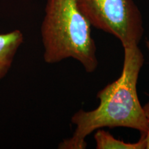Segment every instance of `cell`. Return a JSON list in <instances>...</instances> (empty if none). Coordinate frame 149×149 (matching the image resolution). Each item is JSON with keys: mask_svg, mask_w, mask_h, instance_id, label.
Masks as SVG:
<instances>
[{"mask_svg": "<svg viewBox=\"0 0 149 149\" xmlns=\"http://www.w3.org/2000/svg\"><path fill=\"white\" fill-rule=\"evenodd\" d=\"M124 58L120 77L97 94L100 105L91 111L79 110L71 122L76 126L72 137L59 144V149H84L86 138L104 127H126L145 136L148 120L139 102L137 84L144 59L138 45L124 48Z\"/></svg>", "mask_w": 149, "mask_h": 149, "instance_id": "obj_1", "label": "cell"}, {"mask_svg": "<svg viewBox=\"0 0 149 149\" xmlns=\"http://www.w3.org/2000/svg\"><path fill=\"white\" fill-rule=\"evenodd\" d=\"M41 35L44 60L47 64L72 58L87 72L97 68L91 24L80 11L76 0H47Z\"/></svg>", "mask_w": 149, "mask_h": 149, "instance_id": "obj_2", "label": "cell"}, {"mask_svg": "<svg viewBox=\"0 0 149 149\" xmlns=\"http://www.w3.org/2000/svg\"><path fill=\"white\" fill-rule=\"evenodd\" d=\"M91 26L113 35L123 48L138 45L144 34L140 10L134 0H76Z\"/></svg>", "mask_w": 149, "mask_h": 149, "instance_id": "obj_3", "label": "cell"}, {"mask_svg": "<svg viewBox=\"0 0 149 149\" xmlns=\"http://www.w3.org/2000/svg\"><path fill=\"white\" fill-rule=\"evenodd\" d=\"M24 40L23 33L19 30L0 34V81L11 68L17 51Z\"/></svg>", "mask_w": 149, "mask_h": 149, "instance_id": "obj_4", "label": "cell"}, {"mask_svg": "<svg viewBox=\"0 0 149 149\" xmlns=\"http://www.w3.org/2000/svg\"><path fill=\"white\" fill-rule=\"evenodd\" d=\"M145 136L136 143H126L115 139L109 132L101 128L97 130L94 135L97 149H146Z\"/></svg>", "mask_w": 149, "mask_h": 149, "instance_id": "obj_5", "label": "cell"}, {"mask_svg": "<svg viewBox=\"0 0 149 149\" xmlns=\"http://www.w3.org/2000/svg\"><path fill=\"white\" fill-rule=\"evenodd\" d=\"M143 109H144L145 115H146L148 120V128L144 137V139L145 141H146V149H149V102L143 107Z\"/></svg>", "mask_w": 149, "mask_h": 149, "instance_id": "obj_6", "label": "cell"}, {"mask_svg": "<svg viewBox=\"0 0 149 149\" xmlns=\"http://www.w3.org/2000/svg\"><path fill=\"white\" fill-rule=\"evenodd\" d=\"M146 47H147V48H148V52H149V39H148V40H146Z\"/></svg>", "mask_w": 149, "mask_h": 149, "instance_id": "obj_7", "label": "cell"}]
</instances>
